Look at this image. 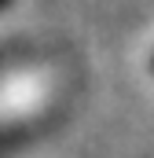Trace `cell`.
<instances>
[{
    "mask_svg": "<svg viewBox=\"0 0 154 158\" xmlns=\"http://www.w3.org/2000/svg\"><path fill=\"white\" fill-rule=\"evenodd\" d=\"M151 70H154V59H151Z\"/></svg>",
    "mask_w": 154,
    "mask_h": 158,
    "instance_id": "2",
    "label": "cell"
},
{
    "mask_svg": "<svg viewBox=\"0 0 154 158\" xmlns=\"http://www.w3.org/2000/svg\"><path fill=\"white\" fill-rule=\"evenodd\" d=\"M7 4H11V0H0V11H4V7H7Z\"/></svg>",
    "mask_w": 154,
    "mask_h": 158,
    "instance_id": "1",
    "label": "cell"
}]
</instances>
